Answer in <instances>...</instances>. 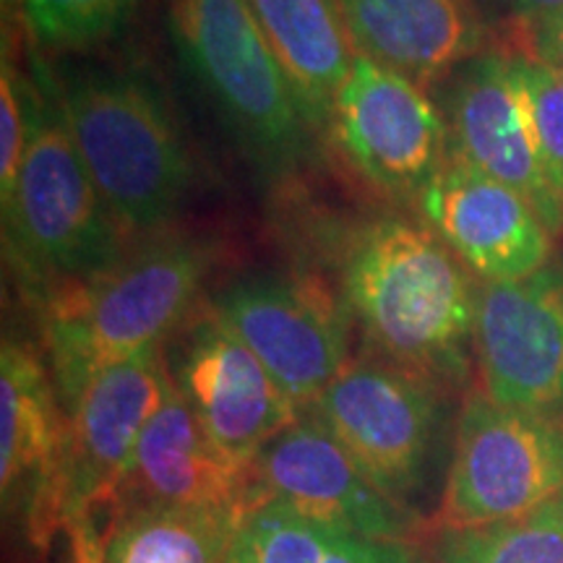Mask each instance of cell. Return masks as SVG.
Segmentation results:
<instances>
[{"label": "cell", "instance_id": "24", "mask_svg": "<svg viewBox=\"0 0 563 563\" xmlns=\"http://www.w3.org/2000/svg\"><path fill=\"white\" fill-rule=\"evenodd\" d=\"M509 63L540 162L563 201V70L534 53H511Z\"/></svg>", "mask_w": 563, "mask_h": 563}, {"label": "cell", "instance_id": "19", "mask_svg": "<svg viewBox=\"0 0 563 563\" xmlns=\"http://www.w3.org/2000/svg\"><path fill=\"white\" fill-rule=\"evenodd\" d=\"M249 5L285 70L302 121L311 131L329 129L357 55L340 0H249Z\"/></svg>", "mask_w": 563, "mask_h": 563}, {"label": "cell", "instance_id": "25", "mask_svg": "<svg viewBox=\"0 0 563 563\" xmlns=\"http://www.w3.org/2000/svg\"><path fill=\"white\" fill-rule=\"evenodd\" d=\"M34 95H37V84L21 74L9 42H3V58H0V207L11 201L21 165H24L34 118Z\"/></svg>", "mask_w": 563, "mask_h": 563}, {"label": "cell", "instance_id": "17", "mask_svg": "<svg viewBox=\"0 0 563 563\" xmlns=\"http://www.w3.org/2000/svg\"><path fill=\"white\" fill-rule=\"evenodd\" d=\"M144 504L230 511L241 522L253 506L251 467L230 460L209 439L175 378L141 433L112 514Z\"/></svg>", "mask_w": 563, "mask_h": 563}, {"label": "cell", "instance_id": "22", "mask_svg": "<svg viewBox=\"0 0 563 563\" xmlns=\"http://www.w3.org/2000/svg\"><path fill=\"white\" fill-rule=\"evenodd\" d=\"M141 0H24L21 30L37 55H68L115 37Z\"/></svg>", "mask_w": 563, "mask_h": 563}, {"label": "cell", "instance_id": "5", "mask_svg": "<svg viewBox=\"0 0 563 563\" xmlns=\"http://www.w3.org/2000/svg\"><path fill=\"white\" fill-rule=\"evenodd\" d=\"M167 16L183 63L253 165L269 178L298 170L313 131L249 0H170Z\"/></svg>", "mask_w": 563, "mask_h": 563}, {"label": "cell", "instance_id": "26", "mask_svg": "<svg viewBox=\"0 0 563 563\" xmlns=\"http://www.w3.org/2000/svg\"><path fill=\"white\" fill-rule=\"evenodd\" d=\"M323 563H418V551L399 540H371L340 534Z\"/></svg>", "mask_w": 563, "mask_h": 563}, {"label": "cell", "instance_id": "1", "mask_svg": "<svg viewBox=\"0 0 563 563\" xmlns=\"http://www.w3.org/2000/svg\"><path fill=\"white\" fill-rule=\"evenodd\" d=\"M342 290L386 363L433 384L462 382L477 287L426 222L382 217L357 230L344 253Z\"/></svg>", "mask_w": 563, "mask_h": 563}, {"label": "cell", "instance_id": "23", "mask_svg": "<svg viewBox=\"0 0 563 563\" xmlns=\"http://www.w3.org/2000/svg\"><path fill=\"white\" fill-rule=\"evenodd\" d=\"M340 534L290 506L258 501L238 527V545L249 563H323Z\"/></svg>", "mask_w": 563, "mask_h": 563}, {"label": "cell", "instance_id": "14", "mask_svg": "<svg viewBox=\"0 0 563 563\" xmlns=\"http://www.w3.org/2000/svg\"><path fill=\"white\" fill-rule=\"evenodd\" d=\"M170 371L209 439L243 467L300 420L290 394L211 311L188 323Z\"/></svg>", "mask_w": 563, "mask_h": 563}, {"label": "cell", "instance_id": "15", "mask_svg": "<svg viewBox=\"0 0 563 563\" xmlns=\"http://www.w3.org/2000/svg\"><path fill=\"white\" fill-rule=\"evenodd\" d=\"M420 217L485 282L543 272L553 232L525 196L452 157L415 201Z\"/></svg>", "mask_w": 563, "mask_h": 563}, {"label": "cell", "instance_id": "2", "mask_svg": "<svg viewBox=\"0 0 563 563\" xmlns=\"http://www.w3.org/2000/svg\"><path fill=\"white\" fill-rule=\"evenodd\" d=\"M32 74L53 95L84 167L129 238L165 228L191 194L194 162L157 84L136 68H53L40 55Z\"/></svg>", "mask_w": 563, "mask_h": 563}, {"label": "cell", "instance_id": "20", "mask_svg": "<svg viewBox=\"0 0 563 563\" xmlns=\"http://www.w3.org/2000/svg\"><path fill=\"white\" fill-rule=\"evenodd\" d=\"M238 527L230 511L125 506L102 534V563H228Z\"/></svg>", "mask_w": 563, "mask_h": 563}, {"label": "cell", "instance_id": "18", "mask_svg": "<svg viewBox=\"0 0 563 563\" xmlns=\"http://www.w3.org/2000/svg\"><path fill=\"white\" fill-rule=\"evenodd\" d=\"M357 55L422 84L462 68L485 45L470 0H340Z\"/></svg>", "mask_w": 563, "mask_h": 563}, {"label": "cell", "instance_id": "8", "mask_svg": "<svg viewBox=\"0 0 563 563\" xmlns=\"http://www.w3.org/2000/svg\"><path fill=\"white\" fill-rule=\"evenodd\" d=\"M329 131L378 194L418 201L449 162V123L418 81L355 55L336 95Z\"/></svg>", "mask_w": 563, "mask_h": 563}, {"label": "cell", "instance_id": "3", "mask_svg": "<svg viewBox=\"0 0 563 563\" xmlns=\"http://www.w3.org/2000/svg\"><path fill=\"white\" fill-rule=\"evenodd\" d=\"M211 258L199 238H157L40 308L47 365L63 410L68 412L112 365L162 347L191 313Z\"/></svg>", "mask_w": 563, "mask_h": 563}, {"label": "cell", "instance_id": "11", "mask_svg": "<svg viewBox=\"0 0 563 563\" xmlns=\"http://www.w3.org/2000/svg\"><path fill=\"white\" fill-rule=\"evenodd\" d=\"M473 347L496 405L563 418V277L543 269L477 287Z\"/></svg>", "mask_w": 563, "mask_h": 563}, {"label": "cell", "instance_id": "12", "mask_svg": "<svg viewBox=\"0 0 563 563\" xmlns=\"http://www.w3.org/2000/svg\"><path fill=\"white\" fill-rule=\"evenodd\" d=\"M253 506L279 501L344 534L410 543L418 514L394 504L361 473L342 443L306 415L251 464Z\"/></svg>", "mask_w": 563, "mask_h": 563}, {"label": "cell", "instance_id": "21", "mask_svg": "<svg viewBox=\"0 0 563 563\" xmlns=\"http://www.w3.org/2000/svg\"><path fill=\"white\" fill-rule=\"evenodd\" d=\"M439 563H563V490L511 522L443 534Z\"/></svg>", "mask_w": 563, "mask_h": 563}, {"label": "cell", "instance_id": "29", "mask_svg": "<svg viewBox=\"0 0 563 563\" xmlns=\"http://www.w3.org/2000/svg\"><path fill=\"white\" fill-rule=\"evenodd\" d=\"M532 34H534V55L563 70V19L553 21V24L540 26V30H532Z\"/></svg>", "mask_w": 563, "mask_h": 563}, {"label": "cell", "instance_id": "28", "mask_svg": "<svg viewBox=\"0 0 563 563\" xmlns=\"http://www.w3.org/2000/svg\"><path fill=\"white\" fill-rule=\"evenodd\" d=\"M511 5L530 32L563 19V0H511Z\"/></svg>", "mask_w": 563, "mask_h": 563}, {"label": "cell", "instance_id": "9", "mask_svg": "<svg viewBox=\"0 0 563 563\" xmlns=\"http://www.w3.org/2000/svg\"><path fill=\"white\" fill-rule=\"evenodd\" d=\"M209 311L262 361L290 399L311 407L347 365V313L311 279L249 274L211 298Z\"/></svg>", "mask_w": 563, "mask_h": 563}, {"label": "cell", "instance_id": "16", "mask_svg": "<svg viewBox=\"0 0 563 563\" xmlns=\"http://www.w3.org/2000/svg\"><path fill=\"white\" fill-rule=\"evenodd\" d=\"M449 136L456 159L525 196L561 235L563 201L540 162L509 55H477L460 68L449 91Z\"/></svg>", "mask_w": 563, "mask_h": 563}, {"label": "cell", "instance_id": "31", "mask_svg": "<svg viewBox=\"0 0 563 563\" xmlns=\"http://www.w3.org/2000/svg\"><path fill=\"white\" fill-rule=\"evenodd\" d=\"M228 563H249V559H245L243 548L238 545V538H235V545H232V551L228 555Z\"/></svg>", "mask_w": 563, "mask_h": 563}, {"label": "cell", "instance_id": "10", "mask_svg": "<svg viewBox=\"0 0 563 563\" xmlns=\"http://www.w3.org/2000/svg\"><path fill=\"white\" fill-rule=\"evenodd\" d=\"M170 384L173 371L165 350L152 347L100 373L66 412L63 532L74 525L97 522V509L102 506L115 509L141 433L165 402Z\"/></svg>", "mask_w": 563, "mask_h": 563}, {"label": "cell", "instance_id": "13", "mask_svg": "<svg viewBox=\"0 0 563 563\" xmlns=\"http://www.w3.org/2000/svg\"><path fill=\"white\" fill-rule=\"evenodd\" d=\"M68 415L51 365L16 336L0 350V496L3 514L24 517L32 545L47 548L63 530L60 470Z\"/></svg>", "mask_w": 563, "mask_h": 563}, {"label": "cell", "instance_id": "4", "mask_svg": "<svg viewBox=\"0 0 563 563\" xmlns=\"http://www.w3.org/2000/svg\"><path fill=\"white\" fill-rule=\"evenodd\" d=\"M30 146L3 209L5 264L37 308L112 269L131 249L37 76Z\"/></svg>", "mask_w": 563, "mask_h": 563}, {"label": "cell", "instance_id": "6", "mask_svg": "<svg viewBox=\"0 0 563 563\" xmlns=\"http://www.w3.org/2000/svg\"><path fill=\"white\" fill-rule=\"evenodd\" d=\"M563 490V418L470 394L435 527L441 534L496 527Z\"/></svg>", "mask_w": 563, "mask_h": 563}, {"label": "cell", "instance_id": "7", "mask_svg": "<svg viewBox=\"0 0 563 563\" xmlns=\"http://www.w3.org/2000/svg\"><path fill=\"white\" fill-rule=\"evenodd\" d=\"M308 415L342 443L384 496L410 509L439 435L433 382L386 361H355L344 365Z\"/></svg>", "mask_w": 563, "mask_h": 563}, {"label": "cell", "instance_id": "30", "mask_svg": "<svg viewBox=\"0 0 563 563\" xmlns=\"http://www.w3.org/2000/svg\"><path fill=\"white\" fill-rule=\"evenodd\" d=\"M21 5L24 0H0V9H3V34H16L21 26Z\"/></svg>", "mask_w": 563, "mask_h": 563}, {"label": "cell", "instance_id": "27", "mask_svg": "<svg viewBox=\"0 0 563 563\" xmlns=\"http://www.w3.org/2000/svg\"><path fill=\"white\" fill-rule=\"evenodd\" d=\"M70 563H102L104 538L97 522H81L66 530Z\"/></svg>", "mask_w": 563, "mask_h": 563}]
</instances>
